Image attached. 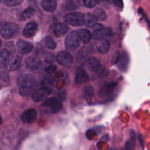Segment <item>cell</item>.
<instances>
[{"instance_id": "f35d334b", "label": "cell", "mask_w": 150, "mask_h": 150, "mask_svg": "<svg viewBox=\"0 0 150 150\" xmlns=\"http://www.w3.org/2000/svg\"><path fill=\"white\" fill-rule=\"evenodd\" d=\"M0 1H1V0H0Z\"/></svg>"}, {"instance_id": "ba28073f", "label": "cell", "mask_w": 150, "mask_h": 150, "mask_svg": "<svg viewBox=\"0 0 150 150\" xmlns=\"http://www.w3.org/2000/svg\"><path fill=\"white\" fill-rule=\"evenodd\" d=\"M129 57L125 51L122 52L117 59V67L122 71H125L129 65Z\"/></svg>"}, {"instance_id": "9a60e30c", "label": "cell", "mask_w": 150, "mask_h": 150, "mask_svg": "<svg viewBox=\"0 0 150 150\" xmlns=\"http://www.w3.org/2000/svg\"><path fill=\"white\" fill-rule=\"evenodd\" d=\"M98 40V42L96 45V49L97 51L101 54H105L108 52L110 47L109 41L105 39Z\"/></svg>"}, {"instance_id": "52a82bcc", "label": "cell", "mask_w": 150, "mask_h": 150, "mask_svg": "<svg viewBox=\"0 0 150 150\" xmlns=\"http://www.w3.org/2000/svg\"><path fill=\"white\" fill-rule=\"evenodd\" d=\"M50 93L51 90L49 87L43 86L33 92L32 98L35 101H41L44 100Z\"/></svg>"}, {"instance_id": "277c9868", "label": "cell", "mask_w": 150, "mask_h": 150, "mask_svg": "<svg viewBox=\"0 0 150 150\" xmlns=\"http://www.w3.org/2000/svg\"><path fill=\"white\" fill-rule=\"evenodd\" d=\"M18 25L13 23H7L2 25L1 29L2 36L6 39H11L18 31Z\"/></svg>"}, {"instance_id": "ffe728a7", "label": "cell", "mask_w": 150, "mask_h": 150, "mask_svg": "<svg viewBox=\"0 0 150 150\" xmlns=\"http://www.w3.org/2000/svg\"><path fill=\"white\" fill-rule=\"evenodd\" d=\"M84 23L88 28H93L97 23V18L96 16L90 13H86L84 15Z\"/></svg>"}, {"instance_id": "3957f363", "label": "cell", "mask_w": 150, "mask_h": 150, "mask_svg": "<svg viewBox=\"0 0 150 150\" xmlns=\"http://www.w3.org/2000/svg\"><path fill=\"white\" fill-rule=\"evenodd\" d=\"M67 26L62 22H54L49 26V32L54 36L60 37L65 35L68 31Z\"/></svg>"}, {"instance_id": "74e56055", "label": "cell", "mask_w": 150, "mask_h": 150, "mask_svg": "<svg viewBox=\"0 0 150 150\" xmlns=\"http://www.w3.org/2000/svg\"><path fill=\"white\" fill-rule=\"evenodd\" d=\"M136 1H137V0H136Z\"/></svg>"}, {"instance_id": "4316f807", "label": "cell", "mask_w": 150, "mask_h": 150, "mask_svg": "<svg viewBox=\"0 0 150 150\" xmlns=\"http://www.w3.org/2000/svg\"><path fill=\"white\" fill-rule=\"evenodd\" d=\"M45 43L46 46L50 49H54L56 48V44L52 38L50 36H47L45 38Z\"/></svg>"}, {"instance_id": "7c38bea8", "label": "cell", "mask_w": 150, "mask_h": 150, "mask_svg": "<svg viewBox=\"0 0 150 150\" xmlns=\"http://www.w3.org/2000/svg\"><path fill=\"white\" fill-rule=\"evenodd\" d=\"M112 29L110 27H105L102 28L101 29L93 30V33L91 35L92 38L94 40H100L103 39L106 36H109L112 33Z\"/></svg>"}, {"instance_id": "6da1fadb", "label": "cell", "mask_w": 150, "mask_h": 150, "mask_svg": "<svg viewBox=\"0 0 150 150\" xmlns=\"http://www.w3.org/2000/svg\"><path fill=\"white\" fill-rule=\"evenodd\" d=\"M80 37L77 31H71L68 34L65 39V47L68 51L76 50L80 44Z\"/></svg>"}, {"instance_id": "8fae6325", "label": "cell", "mask_w": 150, "mask_h": 150, "mask_svg": "<svg viewBox=\"0 0 150 150\" xmlns=\"http://www.w3.org/2000/svg\"><path fill=\"white\" fill-rule=\"evenodd\" d=\"M42 106L50 107L52 111L54 113H56L60 111L62 108V104L54 98H50L46 100L42 104Z\"/></svg>"}, {"instance_id": "9c48e42d", "label": "cell", "mask_w": 150, "mask_h": 150, "mask_svg": "<svg viewBox=\"0 0 150 150\" xmlns=\"http://www.w3.org/2000/svg\"><path fill=\"white\" fill-rule=\"evenodd\" d=\"M21 62L22 59L19 55L11 54L5 68L9 71L15 70L21 66Z\"/></svg>"}, {"instance_id": "e0dca14e", "label": "cell", "mask_w": 150, "mask_h": 150, "mask_svg": "<svg viewBox=\"0 0 150 150\" xmlns=\"http://www.w3.org/2000/svg\"><path fill=\"white\" fill-rule=\"evenodd\" d=\"M117 85V83L115 81H111L110 83H105L100 90V96L101 97H105L109 96L112 93V88Z\"/></svg>"}, {"instance_id": "30bf717a", "label": "cell", "mask_w": 150, "mask_h": 150, "mask_svg": "<svg viewBox=\"0 0 150 150\" xmlns=\"http://www.w3.org/2000/svg\"><path fill=\"white\" fill-rule=\"evenodd\" d=\"M38 29V26L37 23L34 22H28L24 27L22 33L23 35L26 38H32L34 36Z\"/></svg>"}, {"instance_id": "7a4b0ae2", "label": "cell", "mask_w": 150, "mask_h": 150, "mask_svg": "<svg viewBox=\"0 0 150 150\" xmlns=\"http://www.w3.org/2000/svg\"><path fill=\"white\" fill-rule=\"evenodd\" d=\"M64 20L67 23L73 26H82L84 23V15L79 12L67 13L64 17Z\"/></svg>"}, {"instance_id": "d6986e66", "label": "cell", "mask_w": 150, "mask_h": 150, "mask_svg": "<svg viewBox=\"0 0 150 150\" xmlns=\"http://www.w3.org/2000/svg\"><path fill=\"white\" fill-rule=\"evenodd\" d=\"M41 5L43 9L46 12L53 11L57 6L56 0H41Z\"/></svg>"}, {"instance_id": "f1b7e54d", "label": "cell", "mask_w": 150, "mask_h": 150, "mask_svg": "<svg viewBox=\"0 0 150 150\" xmlns=\"http://www.w3.org/2000/svg\"><path fill=\"white\" fill-rule=\"evenodd\" d=\"M84 95L87 97H91L94 94V90L92 86H86L83 90Z\"/></svg>"}, {"instance_id": "cb8c5ba5", "label": "cell", "mask_w": 150, "mask_h": 150, "mask_svg": "<svg viewBox=\"0 0 150 150\" xmlns=\"http://www.w3.org/2000/svg\"><path fill=\"white\" fill-rule=\"evenodd\" d=\"M135 135L134 131H131L130 134V139L128 140L125 145V150H132L135 146Z\"/></svg>"}, {"instance_id": "1f68e13d", "label": "cell", "mask_w": 150, "mask_h": 150, "mask_svg": "<svg viewBox=\"0 0 150 150\" xmlns=\"http://www.w3.org/2000/svg\"><path fill=\"white\" fill-rule=\"evenodd\" d=\"M0 77L3 81H4L5 82H8L9 80V76L8 74H7L6 73H5L4 71L0 73Z\"/></svg>"}, {"instance_id": "8992f818", "label": "cell", "mask_w": 150, "mask_h": 150, "mask_svg": "<svg viewBox=\"0 0 150 150\" xmlns=\"http://www.w3.org/2000/svg\"><path fill=\"white\" fill-rule=\"evenodd\" d=\"M16 83L19 86H28L35 87L36 80L33 76L30 74H22L19 75L16 80Z\"/></svg>"}, {"instance_id": "e575fe53", "label": "cell", "mask_w": 150, "mask_h": 150, "mask_svg": "<svg viewBox=\"0 0 150 150\" xmlns=\"http://www.w3.org/2000/svg\"><path fill=\"white\" fill-rule=\"evenodd\" d=\"M108 74V71L104 68L100 70V71L99 72V75L102 77H104V76H107Z\"/></svg>"}, {"instance_id": "8d00e7d4", "label": "cell", "mask_w": 150, "mask_h": 150, "mask_svg": "<svg viewBox=\"0 0 150 150\" xmlns=\"http://www.w3.org/2000/svg\"><path fill=\"white\" fill-rule=\"evenodd\" d=\"M1 45H2V41H1V39H0V47L1 46Z\"/></svg>"}, {"instance_id": "603a6c76", "label": "cell", "mask_w": 150, "mask_h": 150, "mask_svg": "<svg viewBox=\"0 0 150 150\" xmlns=\"http://www.w3.org/2000/svg\"><path fill=\"white\" fill-rule=\"evenodd\" d=\"M35 87L28 86H19V94L23 97H27L29 96L34 90Z\"/></svg>"}, {"instance_id": "4fadbf2b", "label": "cell", "mask_w": 150, "mask_h": 150, "mask_svg": "<svg viewBox=\"0 0 150 150\" xmlns=\"http://www.w3.org/2000/svg\"><path fill=\"white\" fill-rule=\"evenodd\" d=\"M16 47L20 53L25 54L30 53L33 50V46L32 43L20 39L16 42Z\"/></svg>"}, {"instance_id": "44dd1931", "label": "cell", "mask_w": 150, "mask_h": 150, "mask_svg": "<svg viewBox=\"0 0 150 150\" xmlns=\"http://www.w3.org/2000/svg\"><path fill=\"white\" fill-rule=\"evenodd\" d=\"M11 53L6 49H3L0 51V67H6Z\"/></svg>"}, {"instance_id": "4dcf8cb0", "label": "cell", "mask_w": 150, "mask_h": 150, "mask_svg": "<svg viewBox=\"0 0 150 150\" xmlns=\"http://www.w3.org/2000/svg\"><path fill=\"white\" fill-rule=\"evenodd\" d=\"M23 0H4V2L5 5L9 6H13L20 4L22 2Z\"/></svg>"}, {"instance_id": "2e32d148", "label": "cell", "mask_w": 150, "mask_h": 150, "mask_svg": "<svg viewBox=\"0 0 150 150\" xmlns=\"http://www.w3.org/2000/svg\"><path fill=\"white\" fill-rule=\"evenodd\" d=\"M85 67L90 71H96L100 68V63L99 61L95 57H90L85 62Z\"/></svg>"}, {"instance_id": "d590c367", "label": "cell", "mask_w": 150, "mask_h": 150, "mask_svg": "<svg viewBox=\"0 0 150 150\" xmlns=\"http://www.w3.org/2000/svg\"><path fill=\"white\" fill-rule=\"evenodd\" d=\"M2 117H1V116L0 115V124H1V123L2 122Z\"/></svg>"}, {"instance_id": "484cf974", "label": "cell", "mask_w": 150, "mask_h": 150, "mask_svg": "<svg viewBox=\"0 0 150 150\" xmlns=\"http://www.w3.org/2000/svg\"><path fill=\"white\" fill-rule=\"evenodd\" d=\"M94 15L96 16L98 20L104 21L107 18L105 12L101 8H97L94 11Z\"/></svg>"}, {"instance_id": "d4e9b609", "label": "cell", "mask_w": 150, "mask_h": 150, "mask_svg": "<svg viewBox=\"0 0 150 150\" xmlns=\"http://www.w3.org/2000/svg\"><path fill=\"white\" fill-rule=\"evenodd\" d=\"M35 13V10L32 7H28L25 9L21 15V19L23 21H26L29 18L31 17Z\"/></svg>"}, {"instance_id": "5b68a950", "label": "cell", "mask_w": 150, "mask_h": 150, "mask_svg": "<svg viewBox=\"0 0 150 150\" xmlns=\"http://www.w3.org/2000/svg\"><path fill=\"white\" fill-rule=\"evenodd\" d=\"M56 60L59 64L66 67L70 66L73 62L72 56L66 51L60 52L56 56Z\"/></svg>"}, {"instance_id": "83f0119b", "label": "cell", "mask_w": 150, "mask_h": 150, "mask_svg": "<svg viewBox=\"0 0 150 150\" xmlns=\"http://www.w3.org/2000/svg\"><path fill=\"white\" fill-rule=\"evenodd\" d=\"M79 1L77 0H67L66 1V8L68 10H75L79 6Z\"/></svg>"}, {"instance_id": "ac0fdd59", "label": "cell", "mask_w": 150, "mask_h": 150, "mask_svg": "<svg viewBox=\"0 0 150 150\" xmlns=\"http://www.w3.org/2000/svg\"><path fill=\"white\" fill-rule=\"evenodd\" d=\"M88 75L83 69L77 70L75 76V81L77 84H83L88 80Z\"/></svg>"}, {"instance_id": "7402d4cb", "label": "cell", "mask_w": 150, "mask_h": 150, "mask_svg": "<svg viewBox=\"0 0 150 150\" xmlns=\"http://www.w3.org/2000/svg\"><path fill=\"white\" fill-rule=\"evenodd\" d=\"M81 40L84 43H88L90 42L92 36L90 31L86 29H80L78 31Z\"/></svg>"}, {"instance_id": "f546056e", "label": "cell", "mask_w": 150, "mask_h": 150, "mask_svg": "<svg viewBox=\"0 0 150 150\" xmlns=\"http://www.w3.org/2000/svg\"><path fill=\"white\" fill-rule=\"evenodd\" d=\"M98 2V0H83L84 6L88 8L94 7Z\"/></svg>"}, {"instance_id": "836d02e7", "label": "cell", "mask_w": 150, "mask_h": 150, "mask_svg": "<svg viewBox=\"0 0 150 150\" xmlns=\"http://www.w3.org/2000/svg\"><path fill=\"white\" fill-rule=\"evenodd\" d=\"M56 66H54V65H50L49 66H47L46 69H45V71L46 72H47L48 73H53L55 70H56Z\"/></svg>"}, {"instance_id": "5bb4252c", "label": "cell", "mask_w": 150, "mask_h": 150, "mask_svg": "<svg viewBox=\"0 0 150 150\" xmlns=\"http://www.w3.org/2000/svg\"><path fill=\"white\" fill-rule=\"evenodd\" d=\"M37 117V112L33 108H30L26 110L21 116L22 121L26 123H32L35 122Z\"/></svg>"}, {"instance_id": "d6a6232c", "label": "cell", "mask_w": 150, "mask_h": 150, "mask_svg": "<svg viewBox=\"0 0 150 150\" xmlns=\"http://www.w3.org/2000/svg\"><path fill=\"white\" fill-rule=\"evenodd\" d=\"M112 2L114 5L120 9L123 8V1L122 0H112Z\"/></svg>"}]
</instances>
